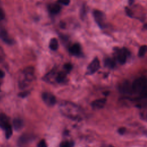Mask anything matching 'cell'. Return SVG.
Here are the masks:
<instances>
[{
    "label": "cell",
    "instance_id": "13",
    "mask_svg": "<svg viewBox=\"0 0 147 147\" xmlns=\"http://www.w3.org/2000/svg\"><path fill=\"white\" fill-rule=\"evenodd\" d=\"M48 9L51 14H56L60 12L61 7L59 3H53L49 6Z\"/></svg>",
    "mask_w": 147,
    "mask_h": 147
},
{
    "label": "cell",
    "instance_id": "27",
    "mask_svg": "<svg viewBox=\"0 0 147 147\" xmlns=\"http://www.w3.org/2000/svg\"><path fill=\"white\" fill-rule=\"evenodd\" d=\"M58 2L64 5H68L70 3V0H58Z\"/></svg>",
    "mask_w": 147,
    "mask_h": 147
},
{
    "label": "cell",
    "instance_id": "19",
    "mask_svg": "<svg viewBox=\"0 0 147 147\" xmlns=\"http://www.w3.org/2000/svg\"><path fill=\"white\" fill-rule=\"evenodd\" d=\"M5 131V136H6V138L7 139H9L12 135L13 131H12V128H11V126L10 124H9L7 126H6L5 127V128L4 129Z\"/></svg>",
    "mask_w": 147,
    "mask_h": 147
},
{
    "label": "cell",
    "instance_id": "4",
    "mask_svg": "<svg viewBox=\"0 0 147 147\" xmlns=\"http://www.w3.org/2000/svg\"><path fill=\"white\" fill-rule=\"evenodd\" d=\"M42 99L45 103L49 106H53L56 102L55 95L48 92H45L42 94Z\"/></svg>",
    "mask_w": 147,
    "mask_h": 147
},
{
    "label": "cell",
    "instance_id": "12",
    "mask_svg": "<svg viewBox=\"0 0 147 147\" xmlns=\"http://www.w3.org/2000/svg\"><path fill=\"white\" fill-rule=\"evenodd\" d=\"M69 51L73 55H75V56L80 55L81 53V47L80 44L78 43L74 44L69 48Z\"/></svg>",
    "mask_w": 147,
    "mask_h": 147
},
{
    "label": "cell",
    "instance_id": "18",
    "mask_svg": "<svg viewBox=\"0 0 147 147\" xmlns=\"http://www.w3.org/2000/svg\"><path fill=\"white\" fill-rule=\"evenodd\" d=\"M49 47L50 49L52 51H56L57 49L59 47V43L57 38H52L49 42Z\"/></svg>",
    "mask_w": 147,
    "mask_h": 147
},
{
    "label": "cell",
    "instance_id": "3",
    "mask_svg": "<svg viewBox=\"0 0 147 147\" xmlns=\"http://www.w3.org/2000/svg\"><path fill=\"white\" fill-rule=\"evenodd\" d=\"M132 91L134 92L140 94L142 96L147 94V79L144 76L137 78L131 84Z\"/></svg>",
    "mask_w": 147,
    "mask_h": 147
},
{
    "label": "cell",
    "instance_id": "21",
    "mask_svg": "<svg viewBox=\"0 0 147 147\" xmlns=\"http://www.w3.org/2000/svg\"><path fill=\"white\" fill-rule=\"evenodd\" d=\"M147 52V45H142L140 47L138 51V56L140 57H142L145 55Z\"/></svg>",
    "mask_w": 147,
    "mask_h": 147
},
{
    "label": "cell",
    "instance_id": "2",
    "mask_svg": "<svg viewBox=\"0 0 147 147\" xmlns=\"http://www.w3.org/2000/svg\"><path fill=\"white\" fill-rule=\"evenodd\" d=\"M34 79V69L32 67L24 68L18 77V87L20 89L26 88Z\"/></svg>",
    "mask_w": 147,
    "mask_h": 147
},
{
    "label": "cell",
    "instance_id": "1",
    "mask_svg": "<svg viewBox=\"0 0 147 147\" xmlns=\"http://www.w3.org/2000/svg\"><path fill=\"white\" fill-rule=\"evenodd\" d=\"M59 110L61 114L72 120H80L82 119L81 110L75 103L63 101L59 105Z\"/></svg>",
    "mask_w": 147,
    "mask_h": 147
},
{
    "label": "cell",
    "instance_id": "24",
    "mask_svg": "<svg viewBox=\"0 0 147 147\" xmlns=\"http://www.w3.org/2000/svg\"><path fill=\"white\" fill-rule=\"evenodd\" d=\"M125 11H126V13L127 14V15L129 17H133V13H132L131 10L129 7H125Z\"/></svg>",
    "mask_w": 147,
    "mask_h": 147
},
{
    "label": "cell",
    "instance_id": "22",
    "mask_svg": "<svg viewBox=\"0 0 147 147\" xmlns=\"http://www.w3.org/2000/svg\"><path fill=\"white\" fill-rule=\"evenodd\" d=\"M74 144L72 141H64L60 144V147H72Z\"/></svg>",
    "mask_w": 147,
    "mask_h": 147
},
{
    "label": "cell",
    "instance_id": "10",
    "mask_svg": "<svg viewBox=\"0 0 147 147\" xmlns=\"http://www.w3.org/2000/svg\"><path fill=\"white\" fill-rule=\"evenodd\" d=\"M106 99L105 98H100L94 100L91 103V106L94 109H101L106 105Z\"/></svg>",
    "mask_w": 147,
    "mask_h": 147
},
{
    "label": "cell",
    "instance_id": "26",
    "mask_svg": "<svg viewBox=\"0 0 147 147\" xmlns=\"http://www.w3.org/2000/svg\"><path fill=\"white\" fill-rule=\"evenodd\" d=\"M38 147H47V145L44 140H42L38 144Z\"/></svg>",
    "mask_w": 147,
    "mask_h": 147
},
{
    "label": "cell",
    "instance_id": "25",
    "mask_svg": "<svg viewBox=\"0 0 147 147\" xmlns=\"http://www.w3.org/2000/svg\"><path fill=\"white\" fill-rule=\"evenodd\" d=\"M64 67L66 71H69L72 69V65L70 63H66L64 64Z\"/></svg>",
    "mask_w": 147,
    "mask_h": 147
},
{
    "label": "cell",
    "instance_id": "20",
    "mask_svg": "<svg viewBox=\"0 0 147 147\" xmlns=\"http://www.w3.org/2000/svg\"><path fill=\"white\" fill-rule=\"evenodd\" d=\"M105 65L109 68H113L115 66V63L113 60L110 58H107L105 60Z\"/></svg>",
    "mask_w": 147,
    "mask_h": 147
},
{
    "label": "cell",
    "instance_id": "32",
    "mask_svg": "<svg viewBox=\"0 0 147 147\" xmlns=\"http://www.w3.org/2000/svg\"><path fill=\"white\" fill-rule=\"evenodd\" d=\"M128 2H129V5H131L134 2V0H128Z\"/></svg>",
    "mask_w": 147,
    "mask_h": 147
},
{
    "label": "cell",
    "instance_id": "7",
    "mask_svg": "<svg viewBox=\"0 0 147 147\" xmlns=\"http://www.w3.org/2000/svg\"><path fill=\"white\" fill-rule=\"evenodd\" d=\"M129 55V51L126 49V48H122L121 49H119L117 51V60L118 62L121 64H123L125 63L126 60H127V57Z\"/></svg>",
    "mask_w": 147,
    "mask_h": 147
},
{
    "label": "cell",
    "instance_id": "8",
    "mask_svg": "<svg viewBox=\"0 0 147 147\" xmlns=\"http://www.w3.org/2000/svg\"><path fill=\"white\" fill-rule=\"evenodd\" d=\"M32 140V136H31L29 134H24L18 138L17 144L20 147H24Z\"/></svg>",
    "mask_w": 147,
    "mask_h": 147
},
{
    "label": "cell",
    "instance_id": "28",
    "mask_svg": "<svg viewBox=\"0 0 147 147\" xmlns=\"http://www.w3.org/2000/svg\"><path fill=\"white\" fill-rule=\"evenodd\" d=\"M5 12L2 8H0V21L5 18Z\"/></svg>",
    "mask_w": 147,
    "mask_h": 147
},
{
    "label": "cell",
    "instance_id": "6",
    "mask_svg": "<svg viewBox=\"0 0 147 147\" xmlns=\"http://www.w3.org/2000/svg\"><path fill=\"white\" fill-rule=\"evenodd\" d=\"M100 68V62L98 58H95L88 65L87 74L91 75L96 72Z\"/></svg>",
    "mask_w": 147,
    "mask_h": 147
},
{
    "label": "cell",
    "instance_id": "14",
    "mask_svg": "<svg viewBox=\"0 0 147 147\" xmlns=\"http://www.w3.org/2000/svg\"><path fill=\"white\" fill-rule=\"evenodd\" d=\"M9 123L7 117L3 113H0V126L3 129Z\"/></svg>",
    "mask_w": 147,
    "mask_h": 147
},
{
    "label": "cell",
    "instance_id": "29",
    "mask_svg": "<svg viewBox=\"0 0 147 147\" xmlns=\"http://www.w3.org/2000/svg\"><path fill=\"white\" fill-rule=\"evenodd\" d=\"M125 129L124 127H121L118 129V133L121 134H123L125 133Z\"/></svg>",
    "mask_w": 147,
    "mask_h": 147
},
{
    "label": "cell",
    "instance_id": "15",
    "mask_svg": "<svg viewBox=\"0 0 147 147\" xmlns=\"http://www.w3.org/2000/svg\"><path fill=\"white\" fill-rule=\"evenodd\" d=\"M13 125L15 130H19L24 126V121L20 118H16L13 121Z\"/></svg>",
    "mask_w": 147,
    "mask_h": 147
},
{
    "label": "cell",
    "instance_id": "23",
    "mask_svg": "<svg viewBox=\"0 0 147 147\" xmlns=\"http://www.w3.org/2000/svg\"><path fill=\"white\" fill-rule=\"evenodd\" d=\"M5 57V54L3 49L0 47V63L2 62Z\"/></svg>",
    "mask_w": 147,
    "mask_h": 147
},
{
    "label": "cell",
    "instance_id": "31",
    "mask_svg": "<svg viewBox=\"0 0 147 147\" xmlns=\"http://www.w3.org/2000/svg\"><path fill=\"white\" fill-rule=\"evenodd\" d=\"M4 76H5V73H4V72H3V71H2V70L0 69V78H2L4 77Z\"/></svg>",
    "mask_w": 147,
    "mask_h": 147
},
{
    "label": "cell",
    "instance_id": "16",
    "mask_svg": "<svg viewBox=\"0 0 147 147\" xmlns=\"http://www.w3.org/2000/svg\"><path fill=\"white\" fill-rule=\"evenodd\" d=\"M121 91L124 94L130 93L131 91H133L132 88H131V85L130 86L129 83H128L127 82H124L121 86Z\"/></svg>",
    "mask_w": 147,
    "mask_h": 147
},
{
    "label": "cell",
    "instance_id": "5",
    "mask_svg": "<svg viewBox=\"0 0 147 147\" xmlns=\"http://www.w3.org/2000/svg\"><path fill=\"white\" fill-rule=\"evenodd\" d=\"M93 16L95 22L100 28H103L105 26V16L103 13L98 10H95L93 11Z\"/></svg>",
    "mask_w": 147,
    "mask_h": 147
},
{
    "label": "cell",
    "instance_id": "11",
    "mask_svg": "<svg viewBox=\"0 0 147 147\" xmlns=\"http://www.w3.org/2000/svg\"><path fill=\"white\" fill-rule=\"evenodd\" d=\"M0 38L6 43L8 44H13V40L10 38L7 31L4 29H1L0 30Z\"/></svg>",
    "mask_w": 147,
    "mask_h": 147
},
{
    "label": "cell",
    "instance_id": "30",
    "mask_svg": "<svg viewBox=\"0 0 147 147\" xmlns=\"http://www.w3.org/2000/svg\"><path fill=\"white\" fill-rule=\"evenodd\" d=\"M28 94H29L28 92L24 91V92H21V93L20 94V95L21 96H26Z\"/></svg>",
    "mask_w": 147,
    "mask_h": 147
},
{
    "label": "cell",
    "instance_id": "33",
    "mask_svg": "<svg viewBox=\"0 0 147 147\" xmlns=\"http://www.w3.org/2000/svg\"><path fill=\"white\" fill-rule=\"evenodd\" d=\"M0 86H1V83H0Z\"/></svg>",
    "mask_w": 147,
    "mask_h": 147
},
{
    "label": "cell",
    "instance_id": "17",
    "mask_svg": "<svg viewBox=\"0 0 147 147\" xmlns=\"http://www.w3.org/2000/svg\"><path fill=\"white\" fill-rule=\"evenodd\" d=\"M67 74L63 71H60L57 72L56 77V82L57 83H62L66 78Z\"/></svg>",
    "mask_w": 147,
    "mask_h": 147
},
{
    "label": "cell",
    "instance_id": "9",
    "mask_svg": "<svg viewBox=\"0 0 147 147\" xmlns=\"http://www.w3.org/2000/svg\"><path fill=\"white\" fill-rule=\"evenodd\" d=\"M57 72L55 70H52L49 73L47 74L43 78V80L48 83H53L56 82V77Z\"/></svg>",
    "mask_w": 147,
    "mask_h": 147
}]
</instances>
